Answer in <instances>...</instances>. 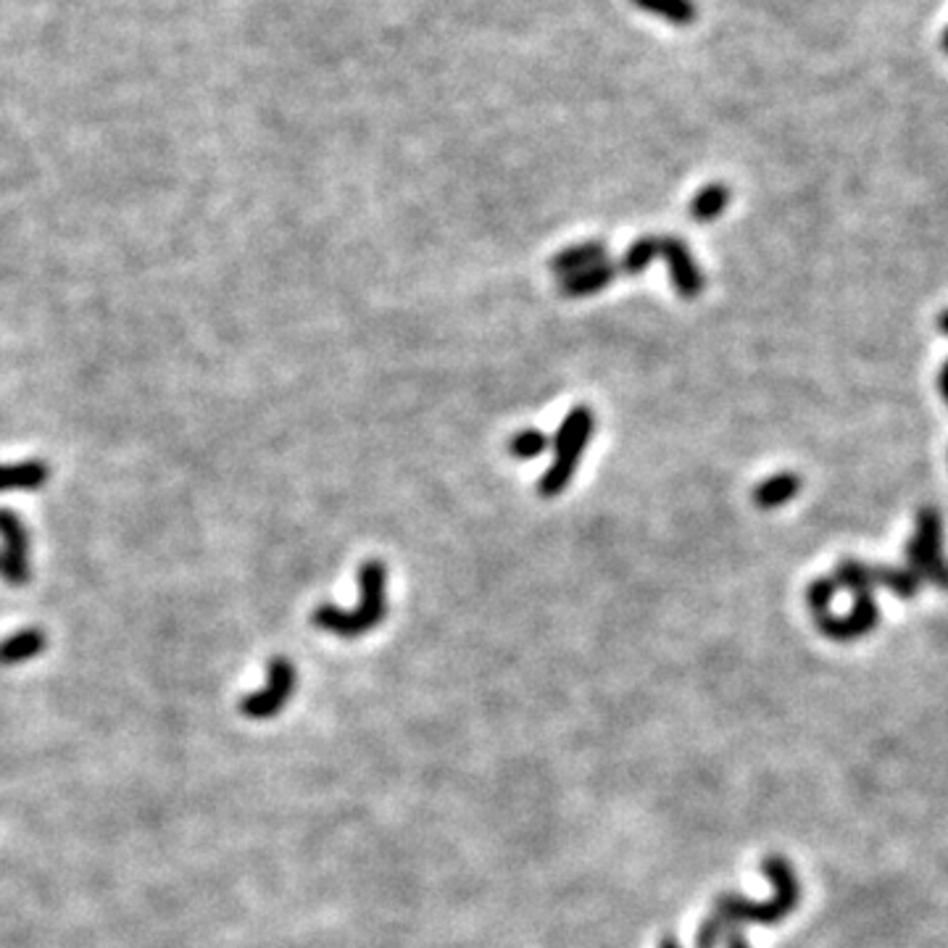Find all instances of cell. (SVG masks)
Masks as SVG:
<instances>
[{
  "label": "cell",
  "mask_w": 948,
  "mask_h": 948,
  "mask_svg": "<svg viewBox=\"0 0 948 948\" xmlns=\"http://www.w3.org/2000/svg\"><path fill=\"white\" fill-rule=\"evenodd\" d=\"M728 948H749V944H745L743 936H735V932H732V936L728 938Z\"/></svg>",
  "instance_id": "obj_22"
},
{
  "label": "cell",
  "mask_w": 948,
  "mask_h": 948,
  "mask_svg": "<svg viewBox=\"0 0 948 948\" xmlns=\"http://www.w3.org/2000/svg\"><path fill=\"white\" fill-rule=\"evenodd\" d=\"M938 387H940V395H944V401H946V406H948V362L944 366H940Z\"/></svg>",
  "instance_id": "obj_21"
},
{
  "label": "cell",
  "mask_w": 948,
  "mask_h": 948,
  "mask_svg": "<svg viewBox=\"0 0 948 948\" xmlns=\"http://www.w3.org/2000/svg\"><path fill=\"white\" fill-rule=\"evenodd\" d=\"M764 872L774 886V899L767 903H753L745 899H732V896H722L717 901V911L724 922H780L782 917H788L796 909V903L801 899L799 880H796L793 869H790L788 859L782 857H770L764 859Z\"/></svg>",
  "instance_id": "obj_3"
},
{
  "label": "cell",
  "mask_w": 948,
  "mask_h": 948,
  "mask_svg": "<svg viewBox=\"0 0 948 948\" xmlns=\"http://www.w3.org/2000/svg\"><path fill=\"white\" fill-rule=\"evenodd\" d=\"M362 601L354 609H337L333 603L314 609L312 622L316 628L335 632L340 638H358L385 620L387 612V570L383 562H364L358 570Z\"/></svg>",
  "instance_id": "obj_1"
},
{
  "label": "cell",
  "mask_w": 948,
  "mask_h": 948,
  "mask_svg": "<svg viewBox=\"0 0 948 948\" xmlns=\"http://www.w3.org/2000/svg\"><path fill=\"white\" fill-rule=\"evenodd\" d=\"M875 585H882L890 591L896 599L911 601L917 599L922 580L917 577L909 566H875Z\"/></svg>",
  "instance_id": "obj_15"
},
{
  "label": "cell",
  "mask_w": 948,
  "mask_h": 948,
  "mask_svg": "<svg viewBox=\"0 0 948 948\" xmlns=\"http://www.w3.org/2000/svg\"><path fill=\"white\" fill-rule=\"evenodd\" d=\"M595 429V414L587 406H574L564 416L559 433L551 437L553 445V464L537 480V493L543 498H556L570 487L574 472H577L580 456L591 443Z\"/></svg>",
  "instance_id": "obj_2"
},
{
  "label": "cell",
  "mask_w": 948,
  "mask_h": 948,
  "mask_svg": "<svg viewBox=\"0 0 948 948\" xmlns=\"http://www.w3.org/2000/svg\"><path fill=\"white\" fill-rule=\"evenodd\" d=\"M0 537H3L6 553L17 559L19 564L30 566V533H27L24 522L9 508H0Z\"/></svg>",
  "instance_id": "obj_14"
},
{
  "label": "cell",
  "mask_w": 948,
  "mask_h": 948,
  "mask_svg": "<svg viewBox=\"0 0 948 948\" xmlns=\"http://www.w3.org/2000/svg\"><path fill=\"white\" fill-rule=\"evenodd\" d=\"M551 445V437L541 429H522L508 441V454L514 458H537L545 454Z\"/></svg>",
  "instance_id": "obj_18"
},
{
  "label": "cell",
  "mask_w": 948,
  "mask_h": 948,
  "mask_svg": "<svg viewBox=\"0 0 948 948\" xmlns=\"http://www.w3.org/2000/svg\"><path fill=\"white\" fill-rule=\"evenodd\" d=\"M832 580H836L838 591L843 587L853 599H857V595H872L875 587H878L875 585V566L859 562V559H843V562L836 566V577Z\"/></svg>",
  "instance_id": "obj_13"
},
{
  "label": "cell",
  "mask_w": 948,
  "mask_h": 948,
  "mask_svg": "<svg viewBox=\"0 0 948 948\" xmlns=\"http://www.w3.org/2000/svg\"><path fill=\"white\" fill-rule=\"evenodd\" d=\"M50 466L38 458L21 464H0V493L40 491L48 483Z\"/></svg>",
  "instance_id": "obj_10"
},
{
  "label": "cell",
  "mask_w": 948,
  "mask_h": 948,
  "mask_svg": "<svg viewBox=\"0 0 948 948\" xmlns=\"http://www.w3.org/2000/svg\"><path fill=\"white\" fill-rule=\"evenodd\" d=\"M730 204V188L722 182L707 185L699 196L691 200V219L693 221H714L724 214Z\"/></svg>",
  "instance_id": "obj_16"
},
{
  "label": "cell",
  "mask_w": 948,
  "mask_h": 948,
  "mask_svg": "<svg viewBox=\"0 0 948 948\" xmlns=\"http://www.w3.org/2000/svg\"><path fill=\"white\" fill-rule=\"evenodd\" d=\"M944 46H946V50H948V30H946V34H944Z\"/></svg>",
  "instance_id": "obj_25"
},
{
  "label": "cell",
  "mask_w": 948,
  "mask_h": 948,
  "mask_svg": "<svg viewBox=\"0 0 948 948\" xmlns=\"http://www.w3.org/2000/svg\"><path fill=\"white\" fill-rule=\"evenodd\" d=\"M811 616H814L817 630L838 643H851L857 638H865L880 624V609L875 595H857L851 612L846 616H836L830 609H822V612H814Z\"/></svg>",
  "instance_id": "obj_6"
},
{
  "label": "cell",
  "mask_w": 948,
  "mask_h": 948,
  "mask_svg": "<svg viewBox=\"0 0 948 948\" xmlns=\"http://www.w3.org/2000/svg\"><path fill=\"white\" fill-rule=\"evenodd\" d=\"M0 580H6V583L11 585H27L30 583V566L19 564L9 553L0 551Z\"/></svg>",
  "instance_id": "obj_20"
},
{
  "label": "cell",
  "mask_w": 948,
  "mask_h": 948,
  "mask_svg": "<svg viewBox=\"0 0 948 948\" xmlns=\"http://www.w3.org/2000/svg\"><path fill=\"white\" fill-rule=\"evenodd\" d=\"M801 477L793 472H778L772 474V477H767L764 483L753 487V504L759 508H764V512H772V508L786 506L788 501H793L796 495L801 491Z\"/></svg>",
  "instance_id": "obj_11"
},
{
  "label": "cell",
  "mask_w": 948,
  "mask_h": 948,
  "mask_svg": "<svg viewBox=\"0 0 948 948\" xmlns=\"http://www.w3.org/2000/svg\"><path fill=\"white\" fill-rule=\"evenodd\" d=\"M938 327H940V333L948 335V308H946V312H940V316H938Z\"/></svg>",
  "instance_id": "obj_23"
},
{
  "label": "cell",
  "mask_w": 948,
  "mask_h": 948,
  "mask_svg": "<svg viewBox=\"0 0 948 948\" xmlns=\"http://www.w3.org/2000/svg\"><path fill=\"white\" fill-rule=\"evenodd\" d=\"M659 948H680V944H678V938L670 936V938L662 940V946H659Z\"/></svg>",
  "instance_id": "obj_24"
},
{
  "label": "cell",
  "mask_w": 948,
  "mask_h": 948,
  "mask_svg": "<svg viewBox=\"0 0 948 948\" xmlns=\"http://www.w3.org/2000/svg\"><path fill=\"white\" fill-rule=\"evenodd\" d=\"M653 258H659V237L643 235V237H638V240L632 243L628 250H624V256L620 261V271H624V275H630V277H635V275H641V271H645V267H649Z\"/></svg>",
  "instance_id": "obj_17"
},
{
  "label": "cell",
  "mask_w": 948,
  "mask_h": 948,
  "mask_svg": "<svg viewBox=\"0 0 948 948\" xmlns=\"http://www.w3.org/2000/svg\"><path fill=\"white\" fill-rule=\"evenodd\" d=\"M606 261V246L599 240L591 243H580V246L564 248L562 254H556L551 258V271L553 275H559V279L577 275V271H585L595 267V264Z\"/></svg>",
  "instance_id": "obj_9"
},
{
  "label": "cell",
  "mask_w": 948,
  "mask_h": 948,
  "mask_svg": "<svg viewBox=\"0 0 948 948\" xmlns=\"http://www.w3.org/2000/svg\"><path fill=\"white\" fill-rule=\"evenodd\" d=\"M616 277H620V264L603 261V264H595V267L585 269V271H577V275L564 277L562 283H559V293H562L564 298L595 296V293H601L603 287L612 285Z\"/></svg>",
  "instance_id": "obj_8"
},
{
  "label": "cell",
  "mask_w": 948,
  "mask_h": 948,
  "mask_svg": "<svg viewBox=\"0 0 948 948\" xmlns=\"http://www.w3.org/2000/svg\"><path fill=\"white\" fill-rule=\"evenodd\" d=\"M836 593H838V585L832 577L814 580V583H811L809 591H807V603H809L811 614L822 612V609H830V603H832V599H836Z\"/></svg>",
  "instance_id": "obj_19"
},
{
  "label": "cell",
  "mask_w": 948,
  "mask_h": 948,
  "mask_svg": "<svg viewBox=\"0 0 948 948\" xmlns=\"http://www.w3.org/2000/svg\"><path fill=\"white\" fill-rule=\"evenodd\" d=\"M907 566L919 580L948 591V559L944 556V516L938 508L922 506L917 512L915 535L903 545Z\"/></svg>",
  "instance_id": "obj_4"
},
{
  "label": "cell",
  "mask_w": 948,
  "mask_h": 948,
  "mask_svg": "<svg viewBox=\"0 0 948 948\" xmlns=\"http://www.w3.org/2000/svg\"><path fill=\"white\" fill-rule=\"evenodd\" d=\"M48 645V635L38 628L13 632L11 638L0 641V666H13L40 656Z\"/></svg>",
  "instance_id": "obj_12"
},
{
  "label": "cell",
  "mask_w": 948,
  "mask_h": 948,
  "mask_svg": "<svg viewBox=\"0 0 948 948\" xmlns=\"http://www.w3.org/2000/svg\"><path fill=\"white\" fill-rule=\"evenodd\" d=\"M659 256L666 258V264H670V277L674 290L680 293L685 300H695L703 293V285H707V279L701 275V267L695 264V258L691 254V248L685 246V240H680V237L664 235L659 237Z\"/></svg>",
  "instance_id": "obj_7"
},
{
  "label": "cell",
  "mask_w": 948,
  "mask_h": 948,
  "mask_svg": "<svg viewBox=\"0 0 948 948\" xmlns=\"http://www.w3.org/2000/svg\"><path fill=\"white\" fill-rule=\"evenodd\" d=\"M296 666L283 656L271 659L267 685H264L261 691L248 693L246 699L240 701V711L248 720H271V717L283 711L287 699L296 691Z\"/></svg>",
  "instance_id": "obj_5"
}]
</instances>
